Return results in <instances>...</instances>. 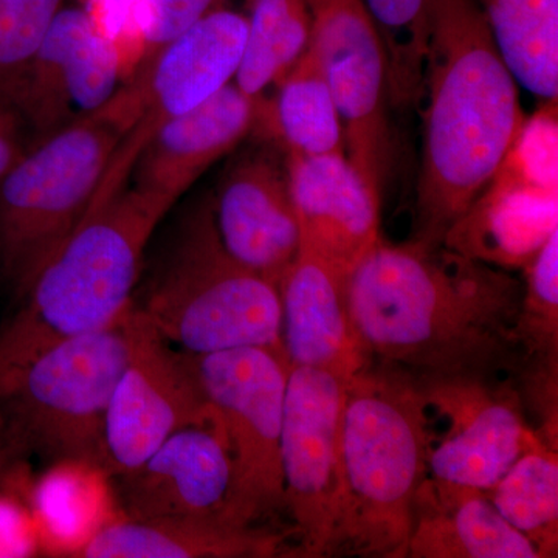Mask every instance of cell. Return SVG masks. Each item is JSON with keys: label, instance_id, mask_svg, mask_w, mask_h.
Returning a JSON list of instances; mask_svg holds the SVG:
<instances>
[{"label": "cell", "instance_id": "cell-1", "mask_svg": "<svg viewBox=\"0 0 558 558\" xmlns=\"http://www.w3.org/2000/svg\"><path fill=\"white\" fill-rule=\"evenodd\" d=\"M524 284L446 244L377 242L347 279L368 360L416 379L526 377L517 326Z\"/></svg>", "mask_w": 558, "mask_h": 558}, {"label": "cell", "instance_id": "cell-2", "mask_svg": "<svg viewBox=\"0 0 558 558\" xmlns=\"http://www.w3.org/2000/svg\"><path fill=\"white\" fill-rule=\"evenodd\" d=\"M517 83L475 0H428L413 240L444 244L501 167L526 121Z\"/></svg>", "mask_w": 558, "mask_h": 558}, {"label": "cell", "instance_id": "cell-3", "mask_svg": "<svg viewBox=\"0 0 558 558\" xmlns=\"http://www.w3.org/2000/svg\"><path fill=\"white\" fill-rule=\"evenodd\" d=\"M432 438V413L416 377L369 360L347 381L329 556L407 558Z\"/></svg>", "mask_w": 558, "mask_h": 558}, {"label": "cell", "instance_id": "cell-4", "mask_svg": "<svg viewBox=\"0 0 558 558\" xmlns=\"http://www.w3.org/2000/svg\"><path fill=\"white\" fill-rule=\"evenodd\" d=\"M174 202L126 185L92 205L0 326V385L40 352L130 310L146 252Z\"/></svg>", "mask_w": 558, "mask_h": 558}, {"label": "cell", "instance_id": "cell-5", "mask_svg": "<svg viewBox=\"0 0 558 558\" xmlns=\"http://www.w3.org/2000/svg\"><path fill=\"white\" fill-rule=\"evenodd\" d=\"M131 310L190 355L282 347L279 290L223 247L213 199L183 209L146 252Z\"/></svg>", "mask_w": 558, "mask_h": 558}, {"label": "cell", "instance_id": "cell-6", "mask_svg": "<svg viewBox=\"0 0 558 558\" xmlns=\"http://www.w3.org/2000/svg\"><path fill=\"white\" fill-rule=\"evenodd\" d=\"M130 310L108 328L60 341L0 385L11 468L83 461L108 470L110 396L130 359ZM109 472V470H108Z\"/></svg>", "mask_w": 558, "mask_h": 558}, {"label": "cell", "instance_id": "cell-7", "mask_svg": "<svg viewBox=\"0 0 558 558\" xmlns=\"http://www.w3.org/2000/svg\"><path fill=\"white\" fill-rule=\"evenodd\" d=\"M123 134L98 112L39 140L0 179V275L20 300L97 196Z\"/></svg>", "mask_w": 558, "mask_h": 558}, {"label": "cell", "instance_id": "cell-8", "mask_svg": "<svg viewBox=\"0 0 558 558\" xmlns=\"http://www.w3.org/2000/svg\"><path fill=\"white\" fill-rule=\"evenodd\" d=\"M189 360L229 446L230 520L263 526L286 510L281 432L290 362L284 348H238Z\"/></svg>", "mask_w": 558, "mask_h": 558}, {"label": "cell", "instance_id": "cell-9", "mask_svg": "<svg viewBox=\"0 0 558 558\" xmlns=\"http://www.w3.org/2000/svg\"><path fill=\"white\" fill-rule=\"evenodd\" d=\"M245 39V14L219 3L157 50L105 106L95 110L116 124L123 138L92 205L130 185L135 161L161 126L234 81Z\"/></svg>", "mask_w": 558, "mask_h": 558}, {"label": "cell", "instance_id": "cell-10", "mask_svg": "<svg viewBox=\"0 0 558 558\" xmlns=\"http://www.w3.org/2000/svg\"><path fill=\"white\" fill-rule=\"evenodd\" d=\"M347 381L290 366L281 432L284 502L299 556L328 557L341 492V414Z\"/></svg>", "mask_w": 558, "mask_h": 558}, {"label": "cell", "instance_id": "cell-11", "mask_svg": "<svg viewBox=\"0 0 558 558\" xmlns=\"http://www.w3.org/2000/svg\"><path fill=\"white\" fill-rule=\"evenodd\" d=\"M131 351L106 413V462L112 478L138 468L179 429L213 421L189 354L161 339L131 310Z\"/></svg>", "mask_w": 558, "mask_h": 558}, {"label": "cell", "instance_id": "cell-12", "mask_svg": "<svg viewBox=\"0 0 558 558\" xmlns=\"http://www.w3.org/2000/svg\"><path fill=\"white\" fill-rule=\"evenodd\" d=\"M317 51L343 128L347 156L377 196L388 160L384 46L363 0H307Z\"/></svg>", "mask_w": 558, "mask_h": 558}, {"label": "cell", "instance_id": "cell-13", "mask_svg": "<svg viewBox=\"0 0 558 558\" xmlns=\"http://www.w3.org/2000/svg\"><path fill=\"white\" fill-rule=\"evenodd\" d=\"M417 380L429 411L447 422L432 439L428 475L487 494L538 433L527 424L520 392L508 380L481 377Z\"/></svg>", "mask_w": 558, "mask_h": 558}, {"label": "cell", "instance_id": "cell-14", "mask_svg": "<svg viewBox=\"0 0 558 558\" xmlns=\"http://www.w3.org/2000/svg\"><path fill=\"white\" fill-rule=\"evenodd\" d=\"M558 230L557 156L517 140L444 244L501 269H526Z\"/></svg>", "mask_w": 558, "mask_h": 558}, {"label": "cell", "instance_id": "cell-15", "mask_svg": "<svg viewBox=\"0 0 558 558\" xmlns=\"http://www.w3.org/2000/svg\"><path fill=\"white\" fill-rule=\"evenodd\" d=\"M112 480L123 519L233 521V464L216 417L179 429L138 468Z\"/></svg>", "mask_w": 558, "mask_h": 558}, {"label": "cell", "instance_id": "cell-16", "mask_svg": "<svg viewBox=\"0 0 558 558\" xmlns=\"http://www.w3.org/2000/svg\"><path fill=\"white\" fill-rule=\"evenodd\" d=\"M213 209L227 252L278 288L301 247L286 161L267 150L245 154L220 182Z\"/></svg>", "mask_w": 558, "mask_h": 558}, {"label": "cell", "instance_id": "cell-17", "mask_svg": "<svg viewBox=\"0 0 558 558\" xmlns=\"http://www.w3.org/2000/svg\"><path fill=\"white\" fill-rule=\"evenodd\" d=\"M301 247L348 279L380 238V196L347 154L286 156Z\"/></svg>", "mask_w": 558, "mask_h": 558}, {"label": "cell", "instance_id": "cell-18", "mask_svg": "<svg viewBox=\"0 0 558 558\" xmlns=\"http://www.w3.org/2000/svg\"><path fill=\"white\" fill-rule=\"evenodd\" d=\"M260 102L234 81L168 121L140 154L130 183L178 204L205 171L231 153L258 123Z\"/></svg>", "mask_w": 558, "mask_h": 558}, {"label": "cell", "instance_id": "cell-19", "mask_svg": "<svg viewBox=\"0 0 558 558\" xmlns=\"http://www.w3.org/2000/svg\"><path fill=\"white\" fill-rule=\"evenodd\" d=\"M278 290L290 366L326 371L348 381L369 362L349 318L347 279L325 260L300 248Z\"/></svg>", "mask_w": 558, "mask_h": 558}, {"label": "cell", "instance_id": "cell-20", "mask_svg": "<svg viewBox=\"0 0 558 558\" xmlns=\"http://www.w3.org/2000/svg\"><path fill=\"white\" fill-rule=\"evenodd\" d=\"M539 558L486 492L427 476L414 498L407 558Z\"/></svg>", "mask_w": 558, "mask_h": 558}, {"label": "cell", "instance_id": "cell-21", "mask_svg": "<svg viewBox=\"0 0 558 558\" xmlns=\"http://www.w3.org/2000/svg\"><path fill=\"white\" fill-rule=\"evenodd\" d=\"M286 535L223 519H120L102 527L80 558L286 557Z\"/></svg>", "mask_w": 558, "mask_h": 558}, {"label": "cell", "instance_id": "cell-22", "mask_svg": "<svg viewBox=\"0 0 558 558\" xmlns=\"http://www.w3.org/2000/svg\"><path fill=\"white\" fill-rule=\"evenodd\" d=\"M28 478L20 490L31 506L43 556L78 558L102 527L123 519L112 476L100 465L54 462L38 478Z\"/></svg>", "mask_w": 558, "mask_h": 558}, {"label": "cell", "instance_id": "cell-23", "mask_svg": "<svg viewBox=\"0 0 558 558\" xmlns=\"http://www.w3.org/2000/svg\"><path fill=\"white\" fill-rule=\"evenodd\" d=\"M89 28L81 7H64L35 53L0 83V101L24 117L39 138L76 119L70 105V70Z\"/></svg>", "mask_w": 558, "mask_h": 558}, {"label": "cell", "instance_id": "cell-24", "mask_svg": "<svg viewBox=\"0 0 558 558\" xmlns=\"http://www.w3.org/2000/svg\"><path fill=\"white\" fill-rule=\"evenodd\" d=\"M275 87L277 98L267 119L286 156L347 154L339 112L311 43Z\"/></svg>", "mask_w": 558, "mask_h": 558}, {"label": "cell", "instance_id": "cell-25", "mask_svg": "<svg viewBox=\"0 0 558 558\" xmlns=\"http://www.w3.org/2000/svg\"><path fill=\"white\" fill-rule=\"evenodd\" d=\"M475 2L515 80L537 97L557 100L558 0Z\"/></svg>", "mask_w": 558, "mask_h": 558}, {"label": "cell", "instance_id": "cell-26", "mask_svg": "<svg viewBox=\"0 0 558 558\" xmlns=\"http://www.w3.org/2000/svg\"><path fill=\"white\" fill-rule=\"evenodd\" d=\"M510 526L535 546L539 558L558 556L557 436L538 428L520 458L487 492Z\"/></svg>", "mask_w": 558, "mask_h": 558}, {"label": "cell", "instance_id": "cell-27", "mask_svg": "<svg viewBox=\"0 0 558 558\" xmlns=\"http://www.w3.org/2000/svg\"><path fill=\"white\" fill-rule=\"evenodd\" d=\"M247 39L234 83L253 100L275 87L310 47L307 0H245Z\"/></svg>", "mask_w": 558, "mask_h": 558}, {"label": "cell", "instance_id": "cell-28", "mask_svg": "<svg viewBox=\"0 0 558 558\" xmlns=\"http://www.w3.org/2000/svg\"><path fill=\"white\" fill-rule=\"evenodd\" d=\"M387 61L388 98L398 108L417 105L428 53V0H363Z\"/></svg>", "mask_w": 558, "mask_h": 558}, {"label": "cell", "instance_id": "cell-29", "mask_svg": "<svg viewBox=\"0 0 558 558\" xmlns=\"http://www.w3.org/2000/svg\"><path fill=\"white\" fill-rule=\"evenodd\" d=\"M517 336L526 360L527 384L557 381L558 371V230L526 269Z\"/></svg>", "mask_w": 558, "mask_h": 558}, {"label": "cell", "instance_id": "cell-30", "mask_svg": "<svg viewBox=\"0 0 558 558\" xmlns=\"http://www.w3.org/2000/svg\"><path fill=\"white\" fill-rule=\"evenodd\" d=\"M92 31L119 58L123 84L148 60V10L145 0H81Z\"/></svg>", "mask_w": 558, "mask_h": 558}, {"label": "cell", "instance_id": "cell-31", "mask_svg": "<svg viewBox=\"0 0 558 558\" xmlns=\"http://www.w3.org/2000/svg\"><path fill=\"white\" fill-rule=\"evenodd\" d=\"M64 0H0V83L40 46Z\"/></svg>", "mask_w": 558, "mask_h": 558}, {"label": "cell", "instance_id": "cell-32", "mask_svg": "<svg viewBox=\"0 0 558 558\" xmlns=\"http://www.w3.org/2000/svg\"><path fill=\"white\" fill-rule=\"evenodd\" d=\"M123 84L119 58L92 27L81 40L70 70V105L76 119L95 112Z\"/></svg>", "mask_w": 558, "mask_h": 558}, {"label": "cell", "instance_id": "cell-33", "mask_svg": "<svg viewBox=\"0 0 558 558\" xmlns=\"http://www.w3.org/2000/svg\"><path fill=\"white\" fill-rule=\"evenodd\" d=\"M39 556L38 529L27 499L10 484L0 483V558Z\"/></svg>", "mask_w": 558, "mask_h": 558}, {"label": "cell", "instance_id": "cell-34", "mask_svg": "<svg viewBox=\"0 0 558 558\" xmlns=\"http://www.w3.org/2000/svg\"><path fill=\"white\" fill-rule=\"evenodd\" d=\"M24 153L16 137V131H0V179L16 165Z\"/></svg>", "mask_w": 558, "mask_h": 558}, {"label": "cell", "instance_id": "cell-35", "mask_svg": "<svg viewBox=\"0 0 558 558\" xmlns=\"http://www.w3.org/2000/svg\"><path fill=\"white\" fill-rule=\"evenodd\" d=\"M11 469L9 454H7L5 424H3L2 407H0V483Z\"/></svg>", "mask_w": 558, "mask_h": 558}, {"label": "cell", "instance_id": "cell-36", "mask_svg": "<svg viewBox=\"0 0 558 558\" xmlns=\"http://www.w3.org/2000/svg\"><path fill=\"white\" fill-rule=\"evenodd\" d=\"M14 112L0 101V131L14 130Z\"/></svg>", "mask_w": 558, "mask_h": 558}]
</instances>
